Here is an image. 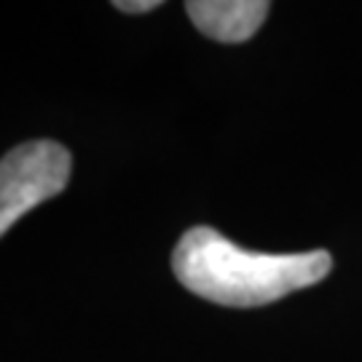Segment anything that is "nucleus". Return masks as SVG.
I'll return each instance as SVG.
<instances>
[{
    "label": "nucleus",
    "mask_w": 362,
    "mask_h": 362,
    "mask_svg": "<svg viewBox=\"0 0 362 362\" xmlns=\"http://www.w3.org/2000/svg\"><path fill=\"white\" fill-rule=\"evenodd\" d=\"M172 269L194 296L231 309H255L322 282L333 269V258L325 250L296 255L252 252L209 226H196L180 236Z\"/></svg>",
    "instance_id": "obj_1"
},
{
    "label": "nucleus",
    "mask_w": 362,
    "mask_h": 362,
    "mask_svg": "<svg viewBox=\"0 0 362 362\" xmlns=\"http://www.w3.org/2000/svg\"><path fill=\"white\" fill-rule=\"evenodd\" d=\"M118 11L124 13H148L161 6V0H116L113 3Z\"/></svg>",
    "instance_id": "obj_4"
},
{
    "label": "nucleus",
    "mask_w": 362,
    "mask_h": 362,
    "mask_svg": "<svg viewBox=\"0 0 362 362\" xmlns=\"http://www.w3.org/2000/svg\"><path fill=\"white\" fill-rule=\"evenodd\" d=\"M73 158L65 145L33 140L16 145L0 158V236L30 209L62 194Z\"/></svg>",
    "instance_id": "obj_2"
},
{
    "label": "nucleus",
    "mask_w": 362,
    "mask_h": 362,
    "mask_svg": "<svg viewBox=\"0 0 362 362\" xmlns=\"http://www.w3.org/2000/svg\"><path fill=\"white\" fill-rule=\"evenodd\" d=\"M185 11L202 35L220 43H245L266 22L272 6L266 0H191Z\"/></svg>",
    "instance_id": "obj_3"
}]
</instances>
